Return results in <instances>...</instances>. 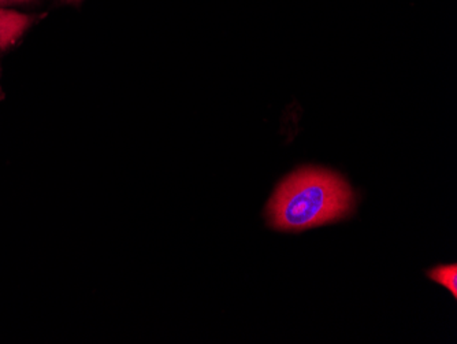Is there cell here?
Segmentation results:
<instances>
[{"mask_svg": "<svg viewBox=\"0 0 457 344\" xmlns=\"http://www.w3.org/2000/svg\"><path fill=\"white\" fill-rule=\"evenodd\" d=\"M426 276L437 282L440 286L445 287L448 291L452 292L453 298H457V266L456 264L452 265L436 266L426 272Z\"/></svg>", "mask_w": 457, "mask_h": 344, "instance_id": "3", "label": "cell"}, {"mask_svg": "<svg viewBox=\"0 0 457 344\" xmlns=\"http://www.w3.org/2000/svg\"><path fill=\"white\" fill-rule=\"evenodd\" d=\"M356 197L345 179L320 168H302L279 184L267 205L270 227L303 232L351 217Z\"/></svg>", "mask_w": 457, "mask_h": 344, "instance_id": "1", "label": "cell"}, {"mask_svg": "<svg viewBox=\"0 0 457 344\" xmlns=\"http://www.w3.org/2000/svg\"><path fill=\"white\" fill-rule=\"evenodd\" d=\"M68 2H79V0H68Z\"/></svg>", "mask_w": 457, "mask_h": 344, "instance_id": "5", "label": "cell"}, {"mask_svg": "<svg viewBox=\"0 0 457 344\" xmlns=\"http://www.w3.org/2000/svg\"><path fill=\"white\" fill-rule=\"evenodd\" d=\"M32 15L22 14L14 10L0 7V50L14 45L21 36L33 24Z\"/></svg>", "mask_w": 457, "mask_h": 344, "instance_id": "2", "label": "cell"}, {"mask_svg": "<svg viewBox=\"0 0 457 344\" xmlns=\"http://www.w3.org/2000/svg\"><path fill=\"white\" fill-rule=\"evenodd\" d=\"M22 2H28V0H0V4H22Z\"/></svg>", "mask_w": 457, "mask_h": 344, "instance_id": "4", "label": "cell"}]
</instances>
